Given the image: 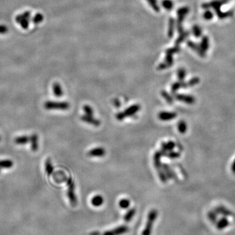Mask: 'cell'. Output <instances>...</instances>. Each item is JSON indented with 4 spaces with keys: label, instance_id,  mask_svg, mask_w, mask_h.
<instances>
[{
    "label": "cell",
    "instance_id": "cell-1",
    "mask_svg": "<svg viewBox=\"0 0 235 235\" xmlns=\"http://www.w3.org/2000/svg\"><path fill=\"white\" fill-rule=\"evenodd\" d=\"M140 109V106L139 104H134L124 110V111L117 113L116 115V118L118 121H122L126 118L133 116L135 114H137Z\"/></svg>",
    "mask_w": 235,
    "mask_h": 235
},
{
    "label": "cell",
    "instance_id": "cell-2",
    "mask_svg": "<svg viewBox=\"0 0 235 235\" xmlns=\"http://www.w3.org/2000/svg\"><path fill=\"white\" fill-rule=\"evenodd\" d=\"M222 2H221L219 1H212L210 4H203V8H209V7H212L214 8L215 11H216V12L217 13V16H218L219 18H227L228 16H230L232 14H233V12H227V13H223V12H221L220 11V7L222 6Z\"/></svg>",
    "mask_w": 235,
    "mask_h": 235
},
{
    "label": "cell",
    "instance_id": "cell-3",
    "mask_svg": "<svg viewBox=\"0 0 235 235\" xmlns=\"http://www.w3.org/2000/svg\"><path fill=\"white\" fill-rule=\"evenodd\" d=\"M45 109L48 110L52 109H60L67 110L70 107V104L67 102H56V101H47L44 103Z\"/></svg>",
    "mask_w": 235,
    "mask_h": 235
},
{
    "label": "cell",
    "instance_id": "cell-4",
    "mask_svg": "<svg viewBox=\"0 0 235 235\" xmlns=\"http://www.w3.org/2000/svg\"><path fill=\"white\" fill-rule=\"evenodd\" d=\"M189 13V8L186 7L179 8L177 11L178 19H177V29L180 33L183 32L182 22L186 15Z\"/></svg>",
    "mask_w": 235,
    "mask_h": 235
},
{
    "label": "cell",
    "instance_id": "cell-5",
    "mask_svg": "<svg viewBox=\"0 0 235 235\" xmlns=\"http://www.w3.org/2000/svg\"><path fill=\"white\" fill-rule=\"evenodd\" d=\"M157 216V212L155 210H152L148 214V222H147L146 227L143 233V235H150V234L151 229L152 227V225L154 223V221Z\"/></svg>",
    "mask_w": 235,
    "mask_h": 235
},
{
    "label": "cell",
    "instance_id": "cell-6",
    "mask_svg": "<svg viewBox=\"0 0 235 235\" xmlns=\"http://www.w3.org/2000/svg\"><path fill=\"white\" fill-rule=\"evenodd\" d=\"M180 47L179 46H176L172 48H170L166 50V56L165 61L167 64H168L169 67L173 65V55L174 54L179 52Z\"/></svg>",
    "mask_w": 235,
    "mask_h": 235
},
{
    "label": "cell",
    "instance_id": "cell-7",
    "mask_svg": "<svg viewBox=\"0 0 235 235\" xmlns=\"http://www.w3.org/2000/svg\"><path fill=\"white\" fill-rule=\"evenodd\" d=\"M68 190H67V196L71 203L72 206H75L76 205V198L75 193V183L73 182L71 179H69L67 182Z\"/></svg>",
    "mask_w": 235,
    "mask_h": 235
},
{
    "label": "cell",
    "instance_id": "cell-8",
    "mask_svg": "<svg viewBox=\"0 0 235 235\" xmlns=\"http://www.w3.org/2000/svg\"><path fill=\"white\" fill-rule=\"evenodd\" d=\"M81 120L84 121V122L91 124V125L95 127H99L101 125V121L100 120H98V119L95 118L93 116L84 114L83 116H82Z\"/></svg>",
    "mask_w": 235,
    "mask_h": 235
},
{
    "label": "cell",
    "instance_id": "cell-9",
    "mask_svg": "<svg viewBox=\"0 0 235 235\" xmlns=\"http://www.w3.org/2000/svg\"><path fill=\"white\" fill-rule=\"evenodd\" d=\"M174 97L176 100L183 102V103H187V104H193L195 103V98L194 97L191 95H184V94H177V93H175Z\"/></svg>",
    "mask_w": 235,
    "mask_h": 235
},
{
    "label": "cell",
    "instance_id": "cell-10",
    "mask_svg": "<svg viewBox=\"0 0 235 235\" xmlns=\"http://www.w3.org/2000/svg\"><path fill=\"white\" fill-rule=\"evenodd\" d=\"M176 114L173 112H167V111H162L160 112L158 114V118L161 121H170L171 120H173L176 117Z\"/></svg>",
    "mask_w": 235,
    "mask_h": 235
},
{
    "label": "cell",
    "instance_id": "cell-11",
    "mask_svg": "<svg viewBox=\"0 0 235 235\" xmlns=\"http://www.w3.org/2000/svg\"><path fill=\"white\" fill-rule=\"evenodd\" d=\"M106 154V150L102 147H97V148H93L88 153V155L90 157H103Z\"/></svg>",
    "mask_w": 235,
    "mask_h": 235
},
{
    "label": "cell",
    "instance_id": "cell-12",
    "mask_svg": "<svg viewBox=\"0 0 235 235\" xmlns=\"http://www.w3.org/2000/svg\"><path fill=\"white\" fill-rule=\"evenodd\" d=\"M187 44H188V46L190 48V49L195 51V52H196L200 56V57L205 58L206 56L205 52H204V51L201 49V48L198 46L196 43L192 42L191 41H188V42H187Z\"/></svg>",
    "mask_w": 235,
    "mask_h": 235
},
{
    "label": "cell",
    "instance_id": "cell-13",
    "mask_svg": "<svg viewBox=\"0 0 235 235\" xmlns=\"http://www.w3.org/2000/svg\"><path fill=\"white\" fill-rule=\"evenodd\" d=\"M163 152L161 150L157 151L154 154V164L155 168L156 170H159L161 169V165L162 164L161 163V158L163 156Z\"/></svg>",
    "mask_w": 235,
    "mask_h": 235
},
{
    "label": "cell",
    "instance_id": "cell-14",
    "mask_svg": "<svg viewBox=\"0 0 235 235\" xmlns=\"http://www.w3.org/2000/svg\"><path fill=\"white\" fill-rule=\"evenodd\" d=\"M161 169H162L164 172L165 173L168 179H174V178H175V177H176L174 172L172 171L171 167H170L168 165H167V164H162V165H161Z\"/></svg>",
    "mask_w": 235,
    "mask_h": 235
},
{
    "label": "cell",
    "instance_id": "cell-15",
    "mask_svg": "<svg viewBox=\"0 0 235 235\" xmlns=\"http://www.w3.org/2000/svg\"><path fill=\"white\" fill-rule=\"evenodd\" d=\"M175 146H176V144L172 140H170L167 143H161V150H163L165 153L169 151H172L174 148Z\"/></svg>",
    "mask_w": 235,
    "mask_h": 235
},
{
    "label": "cell",
    "instance_id": "cell-16",
    "mask_svg": "<svg viewBox=\"0 0 235 235\" xmlns=\"http://www.w3.org/2000/svg\"><path fill=\"white\" fill-rule=\"evenodd\" d=\"M180 88H186V83L183 81L176 82L172 84L171 86V92L172 93H176V92L179 90Z\"/></svg>",
    "mask_w": 235,
    "mask_h": 235
},
{
    "label": "cell",
    "instance_id": "cell-17",
    "mask_svg": "<svg viewBox=\"0 0 235 235\" xmlns=\"http://www.w3.org/2000/svg\"><path fill=\"white\" fill-rule=\"evenodd\" d=\"M103 201L104 200L103 197L101 196V195H95L92 198L91 203L93 206L97 207V206H100L103 205Z\"/></svg>",
    "mask_w": 235,
    "mask_h": 235
},
{
    "label": "cell",
    "instance_id": "cell-18",
    "mask_svg": "<svg viewBox=\"0 0 235 235\" xmlns=\"http://www.w3.org/2000/svg\"><path fill=\"white\" fill-rule=\"evenodd\" d=\"M30 140H31V145H32V149L33 152H35L38 150V137L35 134H33L30 137Z\"/></svg>",
    "mask_w": 235,
    "mask_h": 235
},
{
    "label": "cell",
    "instance_id": "cell-19",
    "mask_svg": "<svg viewBox=\"0 0 235 235\" xmlns=\"http://www.w3.org/2000/svg\"><path fill=\"white\" fill-rule=\"evenodd\" d=\"M53 92L56 97H61L63 95V90H62L60 84L58 83H55L53 85Z\"/></svg>",
    "mask_w": 235,
    "mask_h": 235
},
{
    "label": "cell",
    "instance_id": "cell-20",
    "mask_svg": "<svg viewBox=\"0 0 235 235\" xmlns=\"http://www.w3.org/2000/svg\"><path fill=\"white\" fill-rule=\"evenodd\" d=\"M200 47L201 48V49L204 51V52H206L207 50L209 48V39L207 36H204L201 42H200Z\"/></svg>",
    "mask_w": 235,
    "mask_h": 235
},
{
    "label": "cell",
    "instance_id": "cell-21",
    "mask_svg": "<svg viewBox=\"0 0 235 235\" xmlns=\"http://www.w3.org/2000/svg\"><path fill=\"white\" fill-rule=\"evenodd\" d=\"M174 20L173 18H171L169 22V29H168V36L169 37H172L174 35Z\"/></svg>",
    "mask_w": 235,
    "mask_h": 235
},
{
    "label": "cell",
    "instance_id": "cell-22",
    "mask_svg": "<svg viewBox=\"0 0 235 235\" xmlns=\"http://www.w3.org/2000/svg\"><path fill=\"white\" fill-rule=\"evenodd\" d=\"M189 35V32H183L181 33L179 37L176 39V45H177V46H179L180 44L182 43V42L184 41L187 37H188Z\"/></svg>",
    "mask_w": 235,
    "mask_h": 235
},
{
    "label": "cell",
    "instance_id": "cell-23",
    "mask_svg": "<svg viewBox=\"0 0 235 235\" xmlns=\"http://www.w3.org/2000/svg\"><path fill=\"white\" fill-rule=\"evenodd\" d=\"M187 129H188V127H187V124L183 120H181L178 123V131H179L180 133H185L187 131Z\"/></svg>",
    "mask_w": 235,
    "mask_h": 235
},
{
    "label": "cell",
    "instance_id": "cell-24",
    "mask_svg": "<svg viewBox=\"0 0 235 235\" xmlns=\"http://www.w3.org/2000/svg\"><path fill=\"white\" fill-rule=\"evenodd\" d=\"M13 163L10 160H0V168L9 169L12 167Z\"/></svg>",
    "mask_w": 235,
    "mask_h": 235
},
{
    "label": "cell",
    "instance_id": "cell-25",
    "mask_svg": "<svg viewBox=\"0 0 235 235\" xmlns=\"http://www.w3.org/2000/svg\"><path fill=\"white\" fill-rule=\"evenodd\" d=\"M53 167L51 164V161L50 159H47L45 162V171H46L47 174L48 175H50L53 172Z\"/></svg>",
    "mask_w": 235,
    "mask_h": 235
},
{
    "label": "cell",
    "instance_id": "cell-26",
    "mask_svg": "<svg viewBox=\"0 0 235 235\" xmlns=\"http://www.w3.org/2000/svg\"><path fill=\"white\" fill-rule=\"evenodd\" d=\"M161 95L164 99H165V100L168 103L172 104L173 103L174 101L173 97H172L171 94H169L168 92H167L166 91H162L161 92Z\"/></svg>",
    "mask_w": 235,
    "mask_h": 235
},
{
    "label": "cell",
    "instance_id": "cell-27",
    "mask_svg": "<svg viewBox=\"0 0 235 235\" xmlns=\"http://www.w3.org/2000/svg\"><path fill=\"white\" fill-rule=\"evenodd\" d=\"M30 138L26 137V136H23V137H18L15 138V143L18 144H24L29 142Z\"/></svg>",
    "mask_w": 235,
    "mask_h": 235
},
{
    "label": "cell",
    "instance_id": "cell-28",
    "mask_svg": "<svg viewBox=\"0 0 235 235\" xmlns=\"http://www.w3.org/2000/svg\"><path fill=\"white\" fill-rule=\"evenodd\" d=\"M192 31H193V33L195 37L199 38L202 35V30L199 25H193V28H192Z\"/></svg>",
    "mask_w": 235,
    "mask_h": 235
},
{
    "label": "cell",
    "instance_id": "cell-29",
    "mask_svg": "<svg viewBox=\"0 0 235 235\" xmlns=\"http://www.w3.org/2000/svg\"><path fill=\"white\" fill-rule=\"evenodd\" d=\"M186 75V70L183 68H180L177 71V76L179 81H183Z\"/></svg>",
    "mask_w": 235,
    "mask_h": 235
},
{
    "label": "cell",
    "instance_id": "cell-30",
    "mask_svg": "<svg viewBox=\"0 0 235 235\" xmlns=\"http://www.w3.org/2000/svg\"><path fill=\"white\" fill-rule=\"evenodd\" d=\"M165 156L170 158V159H176V158L179 157L180 154L178 152H173V151H169L165 153Z\"/></svg>",
    "mask_w": 235,
    "mask_h": 235
},
{
    "label": "cell",
    "instance_id": "cell-31",
    "mask_svg": "<svg viewBox=\"0 0 235 235\" xmlns=\"http://www.w3.org/2000/svg\"><path fill=\"white\" fill-rule=\"evenodd\" d=\"M146 1L148 3L150 7L155 12H159V7L158 6L156 0H146Z\"/></svg>",
    "mask_w": 235,
    "mask_h": 235
},
{
    "label": "cell",
    "instance_id": "cell-32",
    "mask_svg": "<svg viewBox=\"0 0 235 235\" xmlns=\"http://www.w3.org/2000/svg\"><path fill=\"white\" fill-rule=\"evenodd\" d=\"M162 5L167 10H171L173 8V3L171 0H163L162 1Z\"/></svg>",
    "mask_w": 235,
    "mask_h": 235
},
{
    "label": "cell",
    "instance_id": "cell-33",
    "mask_svg": "<svg viewBox=\"0 0 235 235\" xmlns=\"http://www.w3.org/2000/svg\"><path fill=\"white\" fill-rule=\"evenodd\" d=\"M157 172H158V176H159L160 180L163 183H166L167 181V180H168V178H167V177L165 173L164 172L162 169L157 170Z\"/></svg>",
    "mask_w": 235,
    "mask_h": 235
},
{
    "label": "cell",
    "instance_id": "cell-34",
    "mask_svg": "<svg viewBox=\"0 0 235 235\" xmlns=\"http://www.w3.org/2000/svg\"><path fill=\"white\" fill-rule=\"evenodd\" d=\"M135 213V210L134 208H132L131 210H129L127 212L125 217H124V220H125L126 222H129V221L131 220L132 217H133Z\"/></svg>",
    "mask_w": 235,
    "mask_h": 235
},
{
    "label": "cell",
    "instance_id": "cell-35",
    "mask_svg": "<svg viewBox=\"0 0 235 235\" xmlns=\"http://www.w3.org/2000/svg\"><path fill=\"white\" fill-rule=\"evenodd\" d=\"M126 228L125 227H121V228H119L116 230H115L114 231H112V232H109V233H106L105 235H116V234H121V233H125L126 231Z\"/></svg>",
    "mask_w": 235,
    "mask_h": 235
},
{
    "label": "cell",
    "instance_id": "cell-36",
    "mask_svg": "<svg viewBox=\"0 0 235 235\" xmlns=\"http://www.w3.org/2000/svg\"><path fill=\"white\" fill-rule=\"evenodd\" d=\"M200 82V79L197 77H195L191 78L188 83H186V88L187 87H192L197 85Z\"/></svg>",
    "mask_w": 235,
    "mask_h": 235
},
{
    "label": "cell",
    "instance_id": "cell-37",
    "mask_svg": "<svg viewBox=\"0 0 235 235\" xmlns=\"http://www.w3.org/2000/svg\"><path fill=\"white\" fill-rule=\"evenodd\" d=\"M130 205V201L127 199H123L119 202V206H120L121 208H127L129 207Z\"/></svg>",
    "mask_w": 235,
    "mask_h": 235
},
{
    "label": "cell",
    "instance_id": "cell-38",
    "mask_svg": "<svg viewBox=\"0 0 235 235\" xmlns=\"http://www.w3.org/2000/svg\"><path fill=\"white\" fill-rule=\"evenodd\" d=\"M83 110L85 113V114L89 115V116H93V109L90 105L86 104L83 107Z\"/></svg>",
    "mask_w": 235,
    "mask_h": 235
},
{
    "label": "cell",
    "instance_id": "cell-39",
    "mask_svg": "<svg viewBox=\"0 0 235 235\" xmlns=\"http://www.w3.org/2000/svg\"><path fill=\"white\" fill-rule=\"evenodd\" d=\"M43 20V16H42L41 14L38 13L35 16V17L33 18V22L36 24H38L39 22H41Z\"/></svg>",
    "mask_w": 235,
    "mask_h": 235
},
{
    "label": "cell",
    "instance_id": "cell-40",
    "mask_svg": "<svg viewBox=\"0 0 235 235\" xmlns=\"http://www.w3.org/2000/svg\"><path fill=\"white\" fill-rule=\"evenodd\" d=\"M203 17L206 20H211L212 18H213L214 15H213V13H212L210 11L207 10L206 11H205V13H204Z\"/></svg>",
    "mask_w": 235,
    "mask_h": 235
},
{
    "label": "cell",
    "instance_id": "cell-41",
    "mask_svg": "<svg viewBox=\"0 0 235 235\" xmlns=\"http://www.w3.org/2000/svg\"><path fill=\"white\" fill-rule=\"evenodd\" d=\"M169 66H168V64L166 63L165 61H163L162 63H161L159 66H157V70L159 71H163L165 70L166 69H168Z\"/></svg>",
    "mask_w": 235,
    "mask_h": 235
},
{
    "label": "cell",
    "instance_id": "cell-42",
    "mask_svg": "<svg viewBox=\"0 0 235 235\" xmlns=\"http://www.w3.org/2000/svg\"><path fill=\"white\" fill-rule=\"evenodd\" d=\"M19 23L20 24L22 28H23V29H28V25H29L28 19H22V20L19 22Z\"/></svg>",
    "mask_w": 235,
    "mask_h": 235
},
{
    "label": "cell",
    "instance_id": "cell-43",
    "mask_svg": "<svg viewBox=\"0 0 235 235\" xmlns=\"http://www.w3.org/2000/svg\"><path fill=\"white\" fill-rule=\"evenodd\" d=\"M7 32H8V28L6 26H5V25H0V33L4 34V33H7Z\"/></svg>",
    "mask_w": 235,
    "mask_h": 235
},
{
    "label": "cell",
    "instance_id": "cell-44",
    "mask_svg": "<svg viewBox=\"0 0 235 235\" xmlns=\"http://www.w3.org/2000/svg\"><path fill=\"white\" fill-rule=\"evenodd\" d=\"M113 104H114V105L116 107H120L121 106L120 101H119L118 99H114V100H113Z\"/></svg>",
    "mask_w": 235,
    "mask_h": 235
},
{
    "label": "cell",
    "instance_id": "cell-45",
    "mask_svg": "<svg viewBox=\"0 0 235 235\" xmlns=\"http://www.w3.org/2000/svg\"><path fill=\"white\" fill-rule=\"evenodd\" d=\"M232 169H233V171L235 172V161H234V163L233 164V167H232Z\"/></svg>",
    "mask_w": 235,
    "mask_h": 235
},
{
    "label": "cell",
    "instance_id": "cell-46",
    "mask_svg": "<svg viewBox=\"0 0 235 235\" xmlns=\"http://www.w3.org/2000/svg\"><path fill=\"white\" fill-rule=\"evenodd\" d=\"M0 139H1V138H0Z\"/></svg>",
    "mask_w": 235,
    "mask_h": 235
}]
</instances>
